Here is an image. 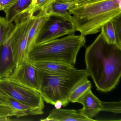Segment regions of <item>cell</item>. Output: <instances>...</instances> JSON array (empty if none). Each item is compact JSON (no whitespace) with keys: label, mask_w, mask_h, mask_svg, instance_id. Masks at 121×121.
Here are the masks:
<instances>
[{"label":"cell","mask_w":121,"mask_h":121,"mask_svg":"<svg viewBox=\"0 0 121 121\" xmlns=\"http://www.w3.org/2000/svg\"><path fill=\"white\" fill-rule=\"evenodd\" d=\"M85 60L87 75L98 91L107 92L116 87L121 76V47L108 43L101 32L86 49Z\"/></svg>","instance_id":"cell-1"},{"label":"cell","mask_w":121,"mask_h":121,"mask_svg":"<svg viewBox=\"0 0 121 121\" xmlns=\"http://www.w3.org/2000/svg\"><path fill=\"white\" fill-rule=\"evenodd\" d=\"M69 11L76 31L85 36L99 32L105 24L121 14V0H83Z\"/></svg>","instance_id":"cell-2"},{"label":"cell","mask_w":121,"mask_h":121,"mask_svg":"<svg viewBox=\"0 0 121 121\" xmlns=\"http://www.w3.org/2000/svg\"><path fill=\"white\" fill-rule=\"evenodd\" d=\"M86 44L85 36L74 34L61 39L35 45L27 54L30 61H56L74 65L80 49Z\"/></svg>","instance_id":"cell-3"},{"label":"cell","mask_w":121,"mask_h":121,"mask_svg":"<svg viewBox=\"0 0 121 121\" xmlns=\"http://www.w3.org/2000/svg\"><path fill=\"white\" fill-rule=\"evenodd\" d=\"M41 72L39 92L44 101L53 105L59 101L63 107L70 102L69 98L73 90L88 77L86 69H76L68 73L58 75Z\"/></svg>","instance_id":"cell-4"},{"label":"cell","mask_w":121,"mask_h":121,"mask_svg":"<svg viewBox=\"0 0 121 121\" xmlns=\"http://www.w3.org/2000/svg\"><path fill=\"white\" fill-rule=\"evenodd\" d=\"M0 90L19 102L43 110L44 101L38 91L10 78L0 79Z\"/></svg>","instance_id":"cell-5"},{"label":"cell","mask_w":121,"mask_h":121,"mask_svg":"<svg viewBox=\"0 0 121 121\" xmlns=\"http://www.w3.org/2000/svg\"><path fill=\"white\" fill-rule=\"evenodd\" d=\"M35 19V15L26 14L15 22L11 35V45L16 68L27 59L28 34Z\"/></svg>","instance_id":"cell-6"},{"label":"cell","mask_w":121,"mask_h":121,"mask_svg":"<svg viewBox=\"0 0 121 121\" xmlns=\"http://www.w3.org/2000/svg\"><path fill=\"white\" fill-rule=\"evenodd\" d=\"M76 31L73 22L65 18L50 16L42 26L35 44H40Z\"/></svg>","instance_id":"cell-7"},{"label":"cell","mask_w":121,"mask_h":121,"mask_svg":"<svg viewBox=\"0 0 121 121\" xmlns=\"http://www.w3.org/2000/svg\"><path fill=\"white\" fill-rule=\"evenodd\" d=\"M8 78L39 92L41 78V72L27 59L15 68Z\"/></svg>","instance_id":"cell-8"},{"label":"cell","mask_w":121,"mask_h":121,"mask_svg":"<svg viewBox=\"0 0 121 121\" xmlns=\"http://www.w3.org/2000/svg\"><path fill=\"white\" fill-rule=\"evenodd\" d=\"M14 26L10 30L0 48V79L9 78L15 69L11 45V37Z\"/></svg>","instance_id":"cell-9"},{"label":"cell","mask_w":121,"mask_h":121,"mask_svg":"<svg viewBox=\"0 0 121 121\" xmlns=\"http://www.w3.org/2000/svg\"><path fill=\"white\" fill-rule=\"evenodd\" d=\"M102 102L94 95L91 89H90L78 99L77 103L83 105L82 108L79 110L82 116L96 121L93 118L102 111Z\"/></svg>","instance_id":"cell-10"},{"label":"cell","mask_w":121,"mask_h":121,"mask_svg":"<svg viewBox=\"0 0 121 121\" xmlns=\"http://www.w3.org/2000/svg\"><path fill=\"white\" fill-rule=\"evenodd\" d=\"M30 62L40 71L49 74H64L76 69L73 65L61 62L49 61Z\"/></svg>","instance_id":"cell-11"},{"label":"cell","mask_w":121,"mask_h":121,"mask_svg":"<svg viewBox=\"0 0 121 121\" xmlns=\"http://www.w3.org/2000/svg\"><path fill=\"white\" fill-rule=\"evenodd\" d=\"M32 0H16L14 4L4 10L6 21L9 24L15 22L30 12Z\"/></svg>","instance_id":"cell-12"},{"label":"cell","mask_w":121,"mask_h":121,"mask_svg":"<svg viewBox=\"0 0 121 121\" xmlns=\"http://www.w3.org/2000/svg\"><path fill=\"white\" fill-rule=\"evenodd\" d=\"M42 121H93L83 117L79 110L68 109H53L49 112L48 116Z\"/></svg>","instance_id":"cell-13"},{"label":"cell","mask_w":121,"mask_h":121,"mask_svg":"<svg viewBox=\"0 0 121 121\" xmlns=\"http://www.w3.org/2000/svg\"><path fill=\"white\" fill-rule=\"evenodd\" d=\"M35 16L34 22L31 27L27 39L26 47L27 54L35 44L36 39L44 22L50 16L43 12L40 11Z\"/></svg>","instance_id":"cell-14"},{"label":"cell","mask_w":121,"mask_h":121,"mask_svg":"<svg viewBox=\"0 0 121 121\" xmlns=\"http://www.w3.org/2000/svg\"><path fill=\"white\" fill-rule=\"evenodd\" d=\"M77 2H61L56 0L42 12L49 16L59 17L72 21V15L69 9L71 6Z\"/></svg>","instance_id":"cell-15"},{"label":"cell","mask_w":121,"mask_h":121,"mask_svg":"<svg viewBox=\"0 0 121 121\" xmlns=\"http://www.w3.org/2000/svg\"><path fill=\"white\" fill-rule=\"evenodd\" d=\"M8 96L9 105L16 112V117L40 115L44 113L43 110L32 107Z\"/></svg>","instance_id":"cell-16"},{"label":"cell","mask_w":121,"mask_h":121,"mask_svg":"<svg viewBox=\"0 0 121 121\" xmlns=\"http://www.w3.org/2000/svg\"><path fill=\"white\" fill-rule=\"evenodd\" d=\"M92 84L88 78L84 79L72 92L69 98V102L77 103V100L89 89H91Z\"/></svg>","instance_id":"cell-17"},{"label":"cell","mask_w":121,"mask_h":121,"mask_svg":"<svg viewBox=\"0 0 121 121\" xmlns=\"http://www.w3.org/2000/svg\"><path fill=\"white\" fill-rule=\"evenodd\" d=\"M100 31L108 43L118 45L112 20L105 24L102 27Z\"/></svg>","instance_id":"cell-18"},{"label":"cell","mask_w":121,"mask_h":121,"mask_svg":"<svg viewBox=\"0 0 121 121\" xmlns=\"http://www.w3.org/2000/svg\"><path fill=\"white\" fill-rule=\"evenodd\" d=\"M56 0H32L30 12L28 14L34 15L37 12L43 11Z\"/></svg>","instance_id":"cell-19"},{"label":"cell","mask_w":121,"mask_h":121,"mask_svg":"<svg viewBox=\"0 0 121 121\" xmlns=\"http://www.w3.org/2000/svg\"><path fill=\"white\" fill-rule=\"evenodd\" d=\"M14 24L8 23L5 17L0 16V48L4 42L7 35Z\"/></svg>","instance_id":"cell-20"},{"label":"cell","mask_w":121,"mask_h":121,"mask_svg":"<svg viewBox=\"0 0 121 121\" xmlns=\"http://www.w3.org/2000/svg\"><path fill=\"white\" fill-rule=\"evenodd\" d=\"M13 117H16V112L11 107L0 105V121H10Z\"/></svg>","instance_id":"cell-21"},{"label":"cell","mask_w":121,"mask_h":121,"mask_svg":"<svg viewBox=\"0 0 121 121\" xmlns=\"http://www.w3.org/2000/svg\"><path fill=\"white\" fill-rule=\"evenodd\" d=\"M103 109L102 112H109L120 114L121 112V101L112 102H102Z\"/></svg>","instance_id":"cell-22"},{"label":"cell","mask_w":121,"mask_h":121,"mask_svg":"<svg viewBox=\"0 0 121 121\" xmlns=\"http://www.w3.org/2000/svg\"><path fill=\"white\" fill-rule=\"evenodd\" d=\"M112 21L117 44L121 47V14L114 17Z\"/></svg>","instance_id":"cell-23"},{"label":"cell","mask_w":121,"mask_h":121,"mask_svg":"<svg viewBox=\"0 0 121 121\" xmlns=\"http://www.w3.org/2000/svg\"><path fill=\"white\" fill-rule=\"evenodd\" d=\"M16 0H0V11H4L12 5Z\"/></svg>","instance_id":"cell-24"},{"label":"cell","mask_w":121,"mask_h":121,"mask_svg":"<svg viewBox=\"0 0 121 121\" xmlns=\"http://www.w3.org/2000/svg\"><path fill=\"white\" fill-rule=\"evenodd\" d=\"M0 105L9 106L8 96L0 90Z\"/></svg>","instance_id":"cell-25"},{"label":"cell","mask_w":121,"mask_h":121,"mask_svg":"<svg viewBox=\"0 0 121 121\" xmlns=\"http://www.w3.org/2000/svg\"><path fill=\"white\" fill-rule=\"evenodd\" d=\"M58 2H78L83 0H56Z\"/></svg>","instance_id":"cell-26"},{"label":"cell","mask_w":121,"mask_h":121,"mask_svg":"<svg viewBox=\"0 0 121 121\" xmlns=\"http://www.w3.org/2000/svg\"><path fill=\"white\" fill-rule=\"evenodd\" d=\"M54 105L56 109H60V108H61V107H62V103H61V102L58 101L55 103Z\"/></svg>","instance_id":"cell-27"}]
</instances>
